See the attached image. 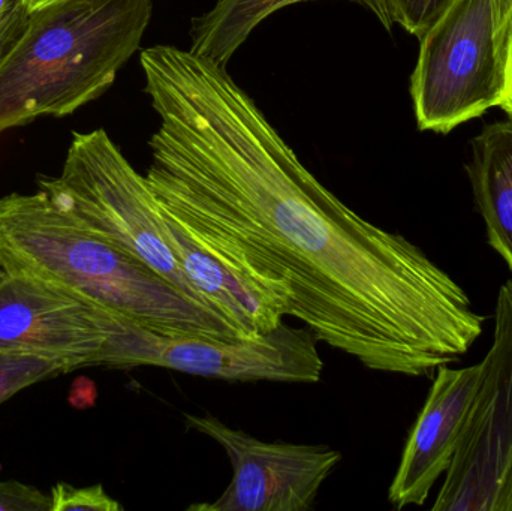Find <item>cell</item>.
<instances>
[{
  "mask_svg": "<svg viewBox=\"0 0 512 511\" xmlns=\"http://www.w3.org/2000/svg\"><path fill=\"white\" fill-rule=\"evenodd\" d=\"M140 63L159 119L144 177L200 245L370 371L433 377L471 350L486 317L465 290L328 191L227 68L174 45Z\"/></svg>",
  "mask_w": 512,
  "mask_h": 511,
  "instance_id": "6da1fadb",
  "label": "cell"
},
{
  "mask_svg": "<svg viewBox=\"0 0 512 511\" xmlns=\"http://www.w3.org/2000/svg\"><path fill=\"white\" fill-rule=\"evenodd\" d=\"M0 270L65 288L159 335L249 339L39 189L0 197Z\"/></svg>",
  "mask_w": 512,
  "mask_h": 511,
  "instance_id": "7a4b0ae2",
  "label": "cell"
},
{
  "mask_svg": "<svg viewBox=\"0 0 512 511\" xmlns=\"http://www.w3.org/2000/svg\"><path fill=\"white\" fill-rule=\"evenodd\" d=\"M152 14V0H60L30 12L0 63V134L101 98L140 50Z\"/></svg>",
  "mask_w": 512,
  "mask_h": 511,
  "instance_id": "3957f363",
  "label": "cell"
},
{
  "mask_svg": "<svg viewBox=\"0 0 512 511\" xmlns=\"http://www.w3.org/2000/svg\"><path fill=\"white\" fill-rule=\"evenodd\" d=\"M38 189L87 230L209 308L180 267L167 215L146 177L132 167L105 129L74 132L62 173L39 176Z\"/></svg>",
  "mask_w": 512,
  "mask_h": 511,
  "instance_id": "277c9868",
  "label": "cell"
},
{
  "mask_svg": "<svg viewBox=\"0 0 512 511\" xmlns=\"http://www.w3.org/2000/svg\"><path fill=\"white\" fill-rule=\"evenodd\" d=\"M420 42L411 96L421 131L448 134L501 105L512 0H453Z\"/></svg>",
  "mask_w": 512,
  "mask_h": 511,
  "instance_id": "5b68a950",
  "label": "cell"
},
{
  "mask_svg": "<svg viewBox=\"0 0 512 511\" xmlns=\"http://www.w3.org/2000/svg\"><path fill=\"white\" fill-rule=\"evenodd\" d=\"M316 342L309 329H294L283 321L264 335L230 341L159 335L116 315L99 366H152L225 381L313 384L324 371Z\"/></svg>",
  "mask_w": 512,
  "mask_h": 511,
  "instance_id": "8992f818",
  "label": "cell"
},
{
  "mask_svg": "<svg viewBox=\"0 0 512 511\" xmlns=\"http://www.w3.org/2000/svg\"><path fill=\"white\" fill-rule=\"evenodd\" d=\"M477 392L432 510L495 511L512 462V281L499 290L495 336Z\"/></svg>",
  "mask_w": 512,
  "mask_h": 511,
  "instance_id": "52a82bcc",
  "label": "cell"
},
{
  "mask_svg": "<svg viewBox=\"0 0 512 511\" xmlns=\"http://www.w3.org/2000/svg\"><path fill=\"white\" fill-rule=\"evenodd\" d=\"M185 422L216 441L233 467V480L215 503L194 504L188 510H310L319 489L342 462V455L330 447L267 443L210 414H186Z\"/></svg>",
  "mask_w": 512,
  "mask_h": 511,
  "instance_id": "ba28073f",
  "label": "cell"
},
{
  "mask_svg": "<svg viewBox=\"0 0 512 511\" xmlns=\"http://www.w3.org/2000/svg\"><path fill=\"white\" fill-rule=\"evenodd\" d=\"M114 318L65 288L0 270V353L60 360L71 371L95 368Z\"/></svg>",
  "mask_w": 512,
  "mask_h": 511,
  "instance_id": "9c48e42d",
  "label": "cell"
},
{
  "mask_svg": "<svg viewBox=\"0 0 512 511\" xmlns=\"http://www.w3.org/2000/svg\"><path fill=\"white\" fill-rule=\"evenodd\" d=\"M480 372V363L465 369L445 365L436 371L388 491V500L396 509L423 506L439 477L450 470Z\"/></svg>",
  "mask_w": 512,
  "mask_h": 511,
  "instance_id": "30bf717a",
  "label": "cell"
},
{
  "mask_svg": "<svg viewBox=\"0 0 512 511\" xmlns=\"http://www.w3.org/2000/svg\"><path fill=\"white\" fill-rule=\"evenodd\" d=\"M165 215L170 225L171 246L180 267L212 311L245 338L264 335L282 323L286 315L282 296L207 251L176 219L167 212Z\"/></svg>",
  "mask_w": 512,
  "mask_h": 511,
  "instance_id": "8fae6325",
  "label": "cell"
},
{
  "mask_svg": "<svg viewBox=\"0 0 512 511\" xmlns=\"http://www.w3.org/2000/svg\"><path fill=\"white\" fill-rule=\"evenodd\" d=\"M472 152L466 170L487 239L512 270V116L486 126L472 140Z\"/></svg>",
  "mask_w": 512,
  "mask_h": 511,
  "instance_id": "7c38bea8",
  "label": "cell"
},
{
  "mask_svg": "<svg viewBox=\"0 0 512 511\" xmlns=\"http://www.w3.org/2000/svg\"><path fill=\"white\" fill-rule=\"evenodd\" d=\"M315 0H216L212 9L192 18V53L227 68L237 50L248 41L252 32L271 15L286 6ZM372 12L390 32L394 24L388 15L385 0H351Z\"/></svg>",
  "mask_w": 512,
  "mask_h": 511,
  "instance_id": "4fadbf2b",
  "label": "cell"
},
{
  "mask_svg": "<svg viewBox=\"0 0 512 511\" xmlns=\"http://www.w3.org/2000/svg\"><path fill=\"white\" fill-rule=\"evenodd\" d=\"M72 372L66 363L32 354L0 353V405L33 384Z\"/></svg>",
  "mask_w": 512,
  "mask_h": 511,
  "instance_id": "5bb4252c",
  "label": "cell"
},
{
  "mask_svg": "<svg viewBox=\"0 0 512 511\" xmlns=\"http://www.w3.org/2000/svg\"><path fill=\"white\" fill-rule=\"evenodd\" d=\"M453 0H385L391 23L421 39L442 17Z\"/></svg>",
  "mask_w": 512,
  "mask_h": 511,
  "instance_id": "9a60e30c",
  "label": "cell"
},
{
  "mask_svg": "<svg viewBox=\"0 0 512 511\" xmlns=\"http://www.w3.org/2000/svg\"><path fill=\"white\" fill-rule=\"evenodd\" d=\"M51 511H122L123 507L104 491L102 485L75 488L57 483L50 491Z\"/></svg>",
  "mask_w": 512,
  "mask_h": 511,
  "instance_id": "2e32d148",
  "label": "cell"
},
{
  "mask_svg": "<svg viewBox=\"0 0 512 511\" xmlns=\"http://www.w3.org/2000/svg\"><path fill=\"white\" fill-rule=\"evenodd\" d=\"M30 12L29 0H0V63L20 41Z\"/></svg>",
  "mask_w": 512,
  "mask_h": 511,
  "instance_id": "e0dca14e",
  "label": "cell"
},
{
  "mask_svg": "<svg viewBox=\"0 0 512 511\" xmlns=\"http://www.w3.org/2000/svg\"><path fill=\"white\" fill-rule=\"evenodd\" d=\"M0 511H51V497L14 480L0 482Z\"/></svg>",
  "mask_w": 512,
  "mask_h": 511,
  "instance_id": "ac0fdd59",
  "label": "cell"
},
{
  "mask_svg": "<svg viewBox=\"0 0 512 511\" xmlns=\"http://www.w3.org/2000/svg\"><path fill=\"white\" fill-rule=\"evenodd\" d=\"M69 401L74 407L87 408L92 407L96 401V387L92 381L87 378H78L77 383L72 387L71 395H69Z\"/></svg>",
  "mask_w": 512,
  "mask_h": 511,
  "instance_id": "d6986e66",
  "label": "cell"
},
{
  "mask_svg": "<svg viewBox=\"0 0 512 511\" xmlns=\"http://www.w3.org/2000/svg\"><path fill=\"white\" fill-rule=\"evenodd\" d=\"M495 511H512V462L505 474L502 482L501 491H499L498 500H496Z\"/></svg>",
  "mask_w": 512,
  "mask_h": 511,
  "instance_id": "ffe728a7",
  "label": "cell"
},
{
  "mask_svg": "<svg viewBox=\"0 0 512 511\" xmlns=\"http://www.w3.org/2000/svg\"><path fill=\"white\" fill-rule=\"evenodd\" d=\"M499 107H501L502 110H505V113H507L508 116H512V48L510 63H508L507 87H505L504 98H502V102Z\"/></svg>",
  "mask_w": 512,
  "mask_h": 511,
  "instance_id": "44dd1931",
  "label": "cell"
},
{
  "mask_svg": "<svg viewBox=\"0 0 512 511\" xmlns=\"http://www.w3.org/2000/svg\"><path fill=\"white\" fill-rule=\"evenodd\" d=\"M60 2V0H29L30 8L32 11L35 9L44 8V6L51 5V3Z\"/></svg>",
  "mask_w": 512,
  "mask_h": 511,
  "instance_id": "7402d4cb",
  "label": "cell"
},
{
  "mask_svg": "<svg viewBox=\"0 0 512 511\" xmlns=\"http://www.w3.org/2000/svg\"><path fill=\"white\" fill-rule=\"evenodd\" d=\"M0 468H2V467H0Z\"/></svg>",
  "mask_w": 512,
  "mask_h": 511,
  "instance_id": "603a6c76",
  "label": "cell"
}]
</instances>
